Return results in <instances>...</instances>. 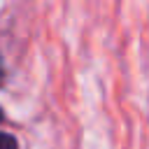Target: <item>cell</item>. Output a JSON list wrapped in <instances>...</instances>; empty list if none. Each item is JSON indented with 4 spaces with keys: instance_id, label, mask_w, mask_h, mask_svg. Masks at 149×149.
<instances>
[{
    "instance_id": "obj_1",
    "label": "cell",
    "mask_w": 149,
    "mask_h": 149,
    "mask_svg": "<svg viewBox=\"0 0 149 149\" xmlns=\"http://www.w3.org/2000/svg\"><path fill=\"white\" fill-rule=\"evenodd\" d=\"M0 149H19V144L9 133H0Z\"/></svg>"
},
{
    "instance_id": "obj_3",
    "label": "cell",
    "mask_w": 149,
    "mask_h": 149,
    "mask_svg": "<svg viewBox=\"0 0 149 149\" xmlns=\"http://www.w3.org/2000/svg\"><path fill=\"white\" fill-rule=\"evenodd\" d=\"M0 121H2V109H0Z\"/></svg>"
},
{
    "instance_id": "obj_2",
    "label": "cell",
    "mask_w": 149,
    "mask_h": 149,
    "mask_svg": "<svg viewBox=\"0 0 149 149\" xmlns=\"http://www.w3.org/2000/svg\"><path fill=\"white\" fill-rule=\"evenodd\" d=\"M5 81V68H2V61H0V84Z\"/></svg>"
}]
</instances>
